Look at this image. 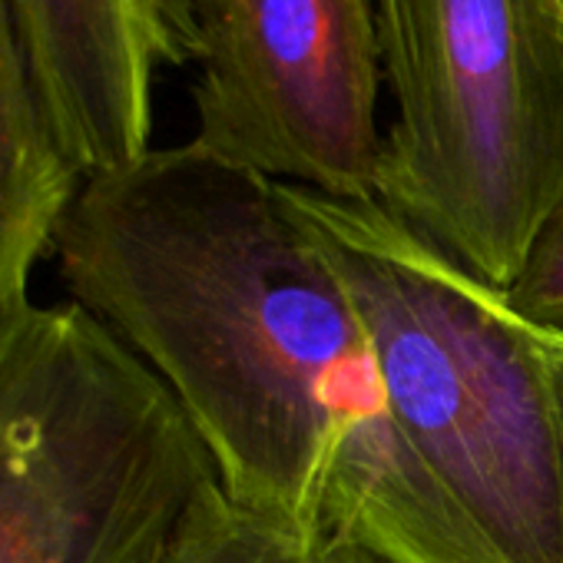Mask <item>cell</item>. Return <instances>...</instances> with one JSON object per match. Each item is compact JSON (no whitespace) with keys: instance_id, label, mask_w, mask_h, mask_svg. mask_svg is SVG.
I'll return each mask as SVG.
<instances>
[{"instance_id":"9c48e42d","label":"cell","mask_w":563,"mask_h":563,"mask_svg":"<svg viewBox=\"0 0 563 563\" xmlns=\"http://www.w3.org/2000/svg\"><path fill=\"white\" fill-rule=\"evenodd\" d=\"M500 299L520 322L563 332V206L540 229L517 278Z\"/></svg>"},{"instance_id":"6da1fadb","label":"cell","mask_w":563,"mask_h":563,"mask_svg":"<svg viewBox=\"0 0 563 563\" xmlns=\"http://www.w3.org/2000/svg\"><path fill=\"white\" fill-rule=\"evenodd\" d=\"M70 302L173 391L225 497L388 563H490L405 441L342 272L286 189L192 140L84 179Z\"/></svg>"},{"instance_id":"ba28073f","label":"cell","mask_w":563,"mask_h":563,"mask_svg":"<svg viewBox=\"0 0 563 563\" xmlns=\"http://www.w3.org/2000/svg\"><path fill=\"white\" fill-rule=\"evenodd\" d=\"M146 563H388L349 537L299 540L235 507L212 481Z\"/></svg>"},{"instance_id":"30bf717a","label":"cell","mask_w":563,"mask_h":563,"mask_svg":"<svg viewBox=\"0 0 563 563\" xmlns=\"http://www.w3.org/2000/svg\"><path fill=\"white\" fill-rule=\"evenodd\" d=\"M527 325V322H523ZM543 362H547V372L553 378V388H556V401H560V411H563V332H547V329H533L527 325Z\"/></svg>"},{"instance_id":"277c9868","label":"cell","mask_w":563,"mask_h":563,"mask_svg":"<svg viewBox=\"0 0 563 563\" xmlns=\"http://www.w3.org/2000/svg\"><path fill=\"white\" fill-rule=\"evenodd\" d=\"M212 481L173 391L87 309L0 329V563H146Z\"/></svg>"},{"instance_id":"52a82bcc","label":"cell","mask_w":563,"mask_h":563,"mask_svg":"<svg viewBox=\"0 0 563 563\" xmlns=\"http://www.w3.org/2000/svg\"><path fill=\"white\" fill-rule=\"evenodd\" d=\"M84 179L47 117L0 0V329L34 306L31 272L54 249Z\"/></svg>"},{"instance_id":"3957f363","label":"cell","mask_w":563,"mask_h":563,"mask_svg":"<svg viewBox=\"0 0 563 563\" xmlns=\"http://www.w3.org/2000/svg\"><path fill=\"white\" fill-rule=\"evenodd\" d=\"M375 199L490 289L563 206V0H375Z\"/></svg>"},{"instance_id":"7a4b0ae2","label":"cell","mask_w":563,"mask_h":563,"mask_svg":"<svg viewBox=\"0 0 563 563\" xmlns=\"http://www.w3.org/2000/svg\"><path fill=\"white\" fill-rule=\"evenodd\" d=\"M362 312L391 415L490 563H563V411L530 329L378 199L289 186Z\"/></svg>"},{"instance_id":"8992f818","label":"cell","mask_w":563,"mask_h":563,"mask_svg":"<svg viewBox=\"0 0 563 563\" xmlns=\"http://www.w3.org/2000/svg\"><path fill=\"white\" fill-rule=\"evenodd\" d=\"M4 8L84 176L143 156L156 67L196 60L189 0H4Z\"/></svg>"},{"instance_id":"5b68a950","label":"cell","mask_w":563,"mask_h":563,"mask_svg":"<svg viewBox=\"0 0 563 563\" xmlns=\"http://www.w3.org/2000/svg\"><path fill=\"white\" fill-rule=\"evenodd\" d=\"M206 153L335 199H375L385 84L375 0H189Z\"/></svg>"}]
</instances>
